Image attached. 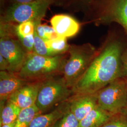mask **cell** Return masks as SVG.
<instances>
[{
  "label": "cell",
  "instance_id": "1",
  "mask_svg": "<svg viewBox=\"0 0 127 127\" xmlns=\"http://www.w3.org/2000/svg\"><path fill=\"white\" fill-rule=\"evenodd\" d=\"M123 41L114 34L107 37L86 72L72 89L73 94H94L119 78L124 77Z\"/></svg>",
  "mask_w": 127,
  "mask_h": 127
},
{
  "label": "cell",
  "instance_id": "2",
  "mask_svg": "<svg viewBox=\"0 0 127 127\" xmlns=\"http://www.w3.org/2000/svg\"><path fill=\"white\" fill-rule=\"evenodd\" d=\"M67 59L64 54L47 57L33 52L28 53L22 67L16 74L27 82L43 81L51 77L63 75Z\"/></svg>",
  "mask_w": 127,
  "mask_h": 127
},
{
  "label": "cell",
  "instance_id": "3",
  "mask_svg": "<svg viewBox=\"0 0 127 127\" xmlns=\"http://www.w3.org/2000/svg\"><path fill=\"white\" fill-rule=\"evenodd\" d=\"M97 51L90 43L70 46L69 56L64 66L63 76L72 90L86 72Z\"/></svg>",
  "mask_w": 127,
  "mask_h": 127
},
{
  "label": "cell",
  "instance_id": "4",
  "mask_svg": "<svg viewBox=\"0 0 127 127\" xmlns=\"http://www.w3.org/2000/svg\"><path fill=\"white\" fill-rule=\"evenodd\" d=\"M63 75L51 77L41 83L35 104L41 114L68 100L73 95Z\"/></svg>",
  "mask_w": 127,
  "mask_h": 127
},
{
  "label": "cell",
  "instance_id": "5",
  "mask_svg": "<svg viewBox=\"0 0 127 127\" xmlns=\"http://www.w3.org/2000/svg\"><path fill=\"white\" fill-rule=\"evenodd\" d=\"M97 105L113 115L122 113L127 104V81L119 78L96 92Z\"/></svg>",
  "mask_w": 127,
  "mask_h": 127
},
{
  "label": "cell",
  "instance_id": "6",
  "mask_svg": "<svg viewBox=\"0 0 127 127\" xmlns=\"http://www.w3.org/2000/svg\"><path fill=\"white\" fill-rule=\"evenodd\" d=\"M51 0H36L27 3H14L6 11L1 18L3 23H23L32 21L40 24Z\"/></svg>",
  "mask_w": 127,
  "mask_h": 127
},
{
  "label": "cell",
  "instance_id": "7",
  "mask_svg": "<svg viewBox=\"0 0 127 127\" xmlns=\"http://www.w3.org/2000/svg\"><path fill=\"white\" fill-rule=\"evenodd\" d=\"M94 22L117 24L127 34V0H102Z\"/></svg>",
  "mask_w": 127,
  "mask_h": 127
},
{
  "label": "cell",
  "instance_id": "8",
  "mask_svg": "<svg viewBox=\"0 0 127 127\" xmlns=\"http://www.w3.org/2000/svg\"><path fill=\"white\" fill-rule=\"evenodd\" d=\"M0 54L9 64V72L17 73L22 67L28 53L18 39L11 37H0Z\"/></svg>",
  "mask_w": 127,
  "mask_h": 127
},
{
  "label": "cell",
  "instance_id": "9",
  "mask_svg": "<svg viewBox=\"0 0 127 127\" xmlns=\"http://www.w3.org/2000/svg\"><path fill=\"white\" fill-rule=\"evenodd\" d=\"M69 109L80 122L97 106L96 93L73 94L68 99Z\"/></svg>",
  "mask_w": 127,
  "mask_h": 127
},
{
  "label": "cell",
  "instance_id": "10",
  "mask_svg": "<svg viewBox=\"0 0 127 127\" xmlns=\"http://www.w3.org/2000/svg\"><path fill=\"white\" fill-rule=\"evenodd\" d=\"M42 82H27L11 95L8 100L21 109L32 107L35 104Z\"/></svg>",
  "mask_w": 127,
  "mask_h": 127
},
{
  "label": "cell",
  "instance_id": "11",
  "mask_svg": "<svg viewBox=\"0 0 127 127\" xmlns=\"http://www.w3.org/2000/svg\"><path fill=\"white\" fill-rule=\"evenodd\" d=\"M27 82L16 73L0 71V104L5 103L11 95Z\"/></svg>",
  "mask_w": 127,
  "mask_h": 127
},
{
  "label": "cell",
  "instance_id": "12",
  "mask_svg": "<svg viewBox=\"0 0 127 127\" xmlns=\"http://www.w3.org/2000/svg\"><path fill=\"white\" fill-rule=\"evenodd\" d=\"M50 23L59 36L66 38L75 35L81 27L76 19L65 14L55 15L51 18Z\"/></svg>",
  "mask_w": 127,
  "mask_h": 127
},
{
  "label": "cell",
  "instance_id": "13",
  "mask_svg": "<svg viewBox=\"0 0 127 127\" xmlns=\"http://www.w3.org/2000/svg\"><path fill=\"white\" fill-rule=\"evenodd\" d=\"M69 109L68 100L58 105L50 113L37 115L32 120L30 127H54Z\"/></svg>",
  "mask_w": 127,
  "mask_h": 127
},
{
  "label": "cell",
  "instance_id": "14",
  "mask_svg": "<svg viewBox=\"0 0 127 127\" xmlns=\"http://www.w3.org/2000/svg\"><path fill=\"white\" fill-rule=\"evenodd\" d=\"M114 115L97 105L80 122L79 127H102Z\"/></svg>",
  "mask_w": 127,
  "mask_h": 127
},
{
  "label": "cell",
  "instance_id": "15",
  "mask_svg": "<svg viewBox=\"0 0 127 127\" xmlns=\"http://www.w3.org/2000/svg\"><path fill=\"white\" fill-rule=\"evenodd\" d=\"M21 110L17 104L9 100L5 104H0V126L16 121Z\"/></svg>",
  "mask_w": 127,
  "mask_h": 127
},
{
  "label": "cell",
  "instance_id": "16",
  "mask_svg": "<svg viewBox=\"0 0 127 127\" xmlns=\"http://www.w3.org/2000/svg\"><path fill=\"white\" fill-rule=\"evenodd\" d=\"M41 114L36 104L21 110L16 121L15 127H30L33 119Z\"/></svg>",
  "mask_w": 127,
  "mask_h": 127
},
{
  "label": "cell",
  "instance_id": "17",
  "mask_svg": "<svg viewBox=\"0 0 127 127\" xmlns=\"http://www.w3.org/2000/svg\"><path fill=\"white\" fill-rule=\"evenodd\" d=\"M46 41L49 48L57 55L67 53L70 46L67 43V38L61 37L55 40Z\"/></svg>",
  "mask_w": 127,
  "mask_h": 127
},
{
  "label": "cell",
  "instance_id": "18",
  "mask_svg": "<svg viewBox=\"0 0 127 127\" xmlns=\"http://www.w3.org/2000/svg\"><path fill=\"white\" fill-rule=\"evenodd\" d=\"M34 47L33 52L42 56H54L57 55L50 50L46 41L41 39L35 31L34 33Z\"/></svg>",
  "mask_w": 127,
  "mask_h": 127
},
{
  "label": "cell",
  "instance_id": "19",
  "mask_svg": "<svg viewBox=\"0 0 127 127\" xmlns=\"http://www.w3.org/2000/svg\"><path fill=\"white\" fill-rule=\"evenodd\" d=\"M79 125L80 121L69 109L54 127H79Z\"/></svg>",
  "mask_w": 127,
  "mask_h": 127
},
{
  "label": "cell",
  "instance_id": "20",
  "mask_svg": "<svg viewBox=\"0 0 127 127\" xmlns=\"http://www.w3.org/2000/svg\"><path fill=\"white\" fill-rule=\"evenodd\" d=\"M36 27V24L32 21L20 23L15 27L16 35L26 37L32 35L35 31Z\"/></svg>",
  "mask_w": 127,
  "mask_h": 127
},
{
  "label": "cell",
  "instance_id": "21",
  "mask_svg": "<svg viewBox=\"0 0 127 127\" xmlns=\"http://www.w3.org/2000/svg\"><path fill=\"white\" fill-rule=\"evenodd\" d=\"M101 127H127V115L123 113L114 115L109 122Z\"/></svg>",
  "mask_w": 127,
  "mask_h": 127
},
{
  "label": "cell",
  "instance_id": "22",
  "mask_svg": "<svg viewBox=\"0 0 127 127\" xmlns=\"http://www.w3.org/2000/svg\"><path fill=\"white\" fill-rule=\"evenodd\" d=\"M33 34L28 36L23 37L17 35L18 41H19L23 48L27 53H32L33 51L34 47V35Z\"/></svg>",
  "mask_w": 127,
  "mask_h": 127
},
{
  "label": "cell",
  "instance_id": "23",
  "mask_svg": "<svg viewBox=\"0 0 127 127\" xmlns=\"http://www.w3.org/2000/svg\"><path fill=\"white\" fill-rule=\"evenodd\" d=\"M124 77L127 81V48H125L122 56Z\"/></svg>",
  "mask_w": 127,
  "mask_h": 127
},
{
  "label": "cell",
  "instance_id": "24",
  "mask_svg": "<svg viewBox=\"0 0 127 127\" xmlns=\"http://www.w3.org/2000/svg\"><path fill=\"white\" fill-rule=\"evenodd\" d=\"M0 71H9V64L7 60L0 54Z\"/></svg>",
  "mask_w": 127,
  "mask_h": 127
},
{
  "label": "cell",
  "instance_id": "25",
  "mask_svg": "<svg viewBox=\"0 0 127 127\" xmlns=\"http://www.w3.org/2000/svg\"><path fill=\"white\" fill-rule=\"evenodd\" d=\"M13 1L14 3H19V4H23V3H27L34 1L36 0H11Z\"/></svg>",
  "mask_w": 127,
  "mask_h": 127
},
{
  "label": "cell",
  "instance_id": "26",
  "mask_svg": "<svg viewBox=\"0 0 127 127\" xmlns=\"http://www.w3.org/2000/svg\"><path fill=\"white\" fill-rule=\"evenodd\" d=\"M15 124H16V121H15L13 123H11L1 125L0 126V127H15Z\"/></svg>",
  "mask_w": 127,
  "mask_h": 127
},
{
  "label": "cell",
  "instance_id": "27",
  "mask_svg": "<svg viewBox=\"0 0 127 127\" xmlns=\"http://www.w3.org/2000/svg\"><path fill=\"white\" fill-rule=\"evenodd\" d=\"M122 113H123V114H127V104H126V106L125 109H124V110H123V111Z\"/></svg>",
  "mask_w": 127,
  "mask_h": 127
},
{
  "label": "cell",
  "instance_id": "28",
  "mask_svg": "<svg viewBox=\"0 0 127 127\" xmlns=\"http://www.w3.org/2000/svg\"><path fill=\"white\" fill-rule=\"evenodd\" d=\"M85 1H86L87 2H91L93 0H85Z\"/></svg>",
  "mask_w": 127,
  "mask_h": 127
}]
</instances>
